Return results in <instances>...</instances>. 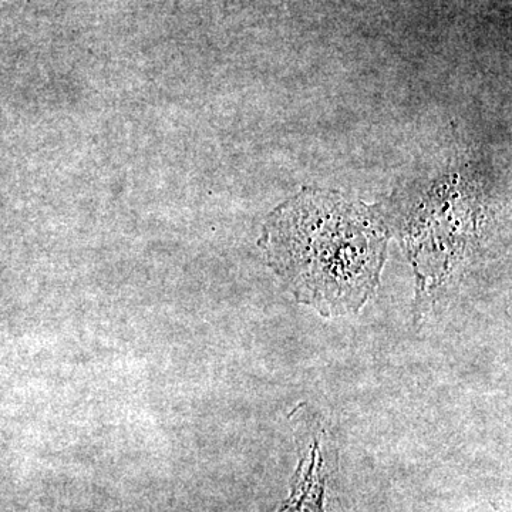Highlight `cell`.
<instances>
[{
	"label": "cell",
	"instance_id": "cell-1",
	"mask_svg": "<svg viewBox=\"0 0 512 512\" xmlns=\"http://www.w3.org/2000/svg\"><path fill=\"white\" fill-rule=\"evenodd\" d=\"M387 241L376 208L309 188L272 212L259 245L296 301L330 318L357 312L372 298Z\"/></svg>",
	"mask_w": 512,
	"mask_h": 512
},
{
	"label": "cell",
	"instance_id": "cell-2",
	"mask_svg": "<svg viewBox=\"0 0 512 512\" xmlns=\"http://www.w3.org/2000/svg\"><path fill=\"white\" fill-rule=\"evenodd\" d=\"M320 498L322 493L311 480V474H308L293 493L292 503L289 500L288 505L281 512H322Z\"/></svg>",
	"mask_w": 512,
	"mask_h": 512
}]
</instances>
